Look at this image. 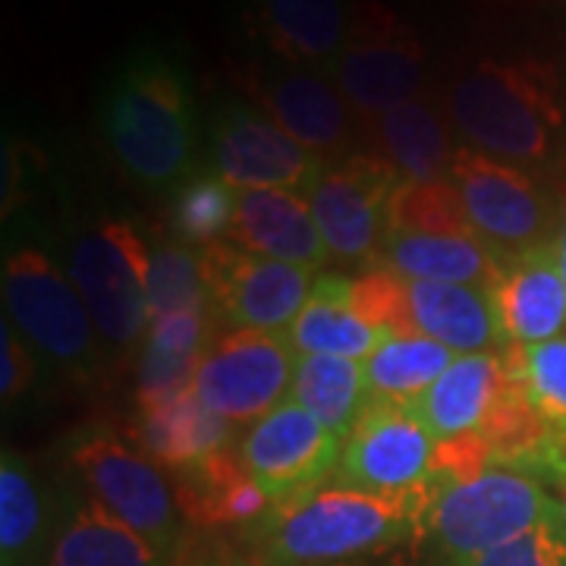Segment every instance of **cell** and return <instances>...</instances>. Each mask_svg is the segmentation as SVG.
<instances>
[{
  "label": "cell",
  "instance_id": "2e32d148",
  "mask_svg": "<svg viewBox=\"0 0 566 566\" xmlns=\"http://www.w3.org/2000/svg\"><path fill=\"white\" fill-rule=\"evenodd\" d=\"M237 453L245 472L262 485L274 504H286L340 469L344 441L308 416L293 397L274 406L243 431Z\"/></svg>",
  "mask_w": 566,
  "mask_h": 566
},
{
  "label": "cell",
  "instance_id": "277c9868",
  "mask_svg": "<svg viewBox=\"0 0 566 566\" xmlns=\"http://www.w3.org/2000/svg\"><path fill=\"white\" fill-rule=\"evenodd\" d=\"M560 513L557 497L535 479L510 469H485L438 491L424 516V538L441 566H460L523 538Z\"/></svg>",
  "mask_w": 566,
  "mask_h": 566
},
{
  "label": "cell",
  "instance_id": "d6a6232c",
  "mask_svg": "<svg viewBox=\"0 0 566 566\" xmlns=\"http://www.w3.org/2000/svg\"><path fill=\"white\" fill-rule=\"evenodd\" d=\"M506 375L523 387L528 403L566 438V337L547 344H510L501 353Z\"/></svg>",
  "mask_w": 566,
  "mask_h": 566
},
{
  "label": "cell",
  "instance_id": "8fae6325",
  "mask_svg": "<svg viewBox=\"0 0 566 566\" xmlns=\"http://www.w3.org/2000/svg\"><path fill=\"white\" fill-rule=\"evenodd\" d=\"M296 359L290 331L227 327L205 346L192 390L223 422L252 424L293 394Z\"/></svg>",
  "mask_w": 566,
  "mask_h": 566
},
{
  "label": "cell",
  "instance_id": "1f68e13d",
  "mask_svg": "<svg viewBox=\"0 0 566 566\" xmlns=\"http://www.w3.org/2000/svg\"><path fill=\"white\" fill-rule=\"evenodd\" d=\"M237 192L240 189H233L221 174H214L208 164H199L186 180L174 186V199H170L174 240L196 249L227 240L237 211Z\"/></svg>",
  "mask_w": 566,
  "mask_h": 566
},
{
  "label": "cell",
  "instance_id": "3957f363",
  "mask_svg": "<svg viewBox=\"0 0 566 566\" xmlns=\"http://www.w3.org/2000/svg\"><path fill=\"white\" fill-rule=\"evenodd\" d=\"M424 497H387L353 485H318L274 504L249 532L271 566H327L424 535Z\"/></svg>",
  "mask_w": 566,
  "mask_h": 566
},
{
  "label": "cell",
  "instance_id": "ba28073f",
  "mask_svg": "<svg viewBox=\"0 0 566 566\" xmlns=\"http://www.w3.org/2000/svg\"><path fill=\"white\" fill-rule=\"evenodd\" d=\"M148 268L151 249L129 221L95 223L70 252L66 274L76 283L102 344L117 353H133L151 327Z\"/></svg>",
  "mask_w": 566,
  "mask_h": 566
},
{
  "label": "cell",
  "instance_id": "4dcf8cb0",
  "mask_svg": "<svg viewBox=\"0 0 566 566\" xmlns=\"http://www.w3.org/2000/svg\"><path fill=\"white\" fill-rule=\"evenodd\" d=\"M457 353L416 331L387 334L375 353L365 359L368 400L412 403L453 365Z\"/></svg>",
  "mask_w": 566,
  "mask_h": 566
},
{
  "label": "cell",
  "instance_id": "f546056e",
  "mask_svg": "<svg viewBox=\"0 0 566 566\" xmlns=\"http://www.w3.org/2000/svg\"><path fill=\"white\" fill-rule=\"evenodd\" d=\"M290 397L331 434L346 441L368 403L365 363L344 356H300Z\"/></svg>",
  "mask_w": 566,
  "mask_h": 566
},
{
  "label": "cell",
  "instance_id": "52a82bcc",
  "mask_svg": "<svg viewBox=\"0 0 566 566\" xmlns=\"http://www.w3.org/2000/svg\"><path fill=\"white\" fill-rule=\"evenodd\" d=\"M73 465L88 488L114 516L145 535L164 557H177L192 528L182 516L174 479H167L139 444L117 431L95 428L73 447Z\"/></svg>",
  "mask_w": 566,
  "mask_h": 566
},
{
  "label": "cell",
  "instance_id": "ab89813d",
  "mask_svg": "<svg viewBox=\"0 0 566 566\" xmlns=\"http://www.w3.org/2000/svg\"><path fill=\"white\" fill-rule=\"evenodd\" d=\"M551 494L557 497V504H560V510H564V520H566V479H564V482H560V485L554 488Z\"/></svg>",
  "mask_w": 566,
  "mask_h": 566
},
{
  "label": "cell",
  "instance_id": "836d02e7",
  "mask_svg": "<svg viewBox=\"0 0 566 566\" xmlns=\"http://www.w3.org/2000/svg\"><path fill=\"white\" fill-rule=\"evenodd\" d=\"M148 308H151V322L174 312H211L202 252L196 245L167 240L151 249Z\"/></svg>",
  "mask_w": 566,
  "mask_h": 566
},
{
  "label": "cell",
  "instance_id": "7402d4cb",
  "mask_svg": "<svg viewBox=\"0 0 566 566\" xmlns=\"http://www.w3.org/2000/svg\"><path fill=\"white\" fill-rule=\"evenodd\" d=\"M501 353L457 356L444 375L422 397L409 403V409L428 424L438 444L485 431L506 390V368Z\"/></svg>",
  "mask_w": 566,
  "mask_h": 566
},
{
  "label": "cell",
  "instance_id": "cb8c5ba5",
  "mask_svg": "<svg viewBox=\"0 0 566 566\" xmlns=\"http://www.w3.org/2000/svg\"><path fill=\"white\" fill-rule=\"evenodd\" d=\"M158 547L95 494H76L57 516L44 566H170Z\"/></svg>",
  "mask_w": 566,
  "mask_h": 566
},
{
  "label": "cell",
  "instance_id": "d4e9b609",
  "mask_svg": "<svg viewBox=\"0 0 566 566\" xmlns=\"http://www.w3.org/2000/svg\"><path fill=\"white\" fill-rule=\"evenodd\" d=\"M233 428L237 424L214 416L196 397V390H186L167 403L139 406V422L133 431V441L161 465L164 472L180 475L230 450Z\"/></svg>",
  "mask_w": 566,
  "mask_h": 566
},
{
  "label": "cell",
  "instance_id": "4fadbf2b",
  "mask_svg": "<svg viewBox=\"0 0 566 566\" xmlns=\"http://www.w3.org/2000/svg\"><path fill=\"white\" fill-rule=\"evenodd\" d=\"M233 189H290L308 196L327 164L286 136L249 98H221L205 120V161Z\"/></svg>",
  "mask_w": 566,
  "mask_h": 566
},
{
  "label": "cell",
  "instance_id": "e575fe53",
  "mask_svg": "<svg viewBox=\"0 0 566 566\" xmlns=\"http://www.w3.org/2000/svg\"><path fill=\"white\" fill-rule=\"evenodd\" d=\"M390 227L434 237H475L465 214L463 196L450 180L412 182L403 180L390 202Z\"/></svg>",
  "mask_w": 566,
  "mask_h": 566
},
{
  "label": "cell",
  "instance_id": "484cf974",
  "mask_svg": "<svg viewBox=\"0 0 566 566\" xmlns=\"http://www.w3.org/2000/svg\"><path fill=\"white\" fill-rule=\"evenodd\" d=\"M375 268H385L403 281L463 283L494 293L504 262L479 237H434L412 230H387Z\"/></svg>",
  "mask_w": 566,
  "mask_h": 566
},
{
  "label": "cell",
  "instance_id": "ffe728a7",
  "mask_svg": "<svg viewBox=\"0 0 566 566\" xmlns=\"http://www.w3.org/2000/svg\"><path fill=\"white\" fill-rule=\"evenodd\" d=\"M346 0H249L245 20L264 57L331 70L349 29Z\"/></svg>",
  "mask_w": 566,
  "mask_h": 566
},
{
  "label": "cell",
  "instance_id": "44dd1931",
  "mask_svg": "<svg viewBox=\"0 0 566 566\" xmlns=\"http://www.w3.org/2000/svg\"><path fill=\"white\" fill-rule=\"evenodd\" d=\"M406 318L409 331L444 344L457 356L501 353L510 346L494 293L479 286L406 281Z\"/></svg>",
  "mask_w": 566,
  "mask_h": 566
},
{
  "label": "cell",
  "instance_id": "d590c367",
  "mask_svg": "<svg viewBox=\"0 0 566 566\" xmlns=\"http://www.w3.org/2000/svg\"><path fill=\"white\" fill-rule=\"evenodd\" d=\"M460 566H566V520H547L545 526L532 528L510 545L494 547L482 557Z\"/></svg>",
  "mask_w": 566,
  "mask_h": 566
},
{
  "label": "cell",
  "instance_id": "6da1fadb",
  "mask_svg": "<svg viewBox=\"0 0 566 566\" xmlns=\"http://www.w3.org/2000/svg\"><path fill=\"white\" fill-rule=\"evenodd\" d=\"M102 129L123 170L148 189H170L199 167L205 126L182 61L164 44L129 51L102 98Z\"/></svg>",
  "mask_w": 566,
  "mask_h": 566
},
{
  "label": "cell",
  "instance_id": "e0dca14e",
  "mask_svg": "<svg viewBox=\"0 0 566 566\" xmlns=\"http://www.w3.org/2000/svg\"><path fill=\"white\" fill-rule=\"evenodd\" d=\"M363 133L365 151L394 164L403 174V180H450L460 145H457V133H453L444 98H438L434 88H424L422 95L368 120Z\"/></svg>",
  "mask_w": 566,
  "mask_h": 566
},
{
  "label": "cell",
  "instance_id": "ac0fdd59",
  "mask_svg": "<svg viewBox=\"0 0 566 566\" xmlns=\"http://www.w3.org/2000/svg\"><path fill=\"white\" fill-rule=\"evenodd\" d=\"M227 240L252 255L312 271L331 262L308 196L290 189H240Z\"/></svg>",
  "mask_w": 566,
  "mask_h": 566
},
{
  "label": "cell",
  "instance_id": "9c48e42d",
  "mask_svg": "<svg viewBox=\"0 0 566 566\" xmlns=\"http://www.w3.org/2000/svg\"><path fill=\"white\" fill-rule=\"evenodd\" d=\"M237 85L286 136L324 164L365 151L363 120L353 114L327 70L262 57L237 70Z\"/></svg>",
  "mask_w": 566,
  "mask_h": 566
},
{
  "label": "cell",
  "instance_id": "7a4b0ae2",
  "mask_svg": "<svg viewBox=\"0 0 566 566\" xmlns=\"http://www.w3.org/2000/svg\"><path fill=\"white\" fill-rule=\"evenodd\" d=\"M463 145L528 174L554 161L566 129L554 66L535 57H479L453 76L444 95Z\"/></svg>",
  "mask_w": 566,
  "mask_h": 566
},
{
  "label": "cell",
  "instance_id": "7c38bea8",
  "mask_svg": "<svg viewBox=\"0 0 566 566\" xmlns=\"http://www.w3.org/2000/svg\"><path fill=\"white\" fill-rule=\"evenodd\" d=\"M344 485L387 497H424L434 504L447 485L438 465V441L409 403L368 400L344 441Z\"/></svg>",
  "mask_w": 566,
  "mask_h": 566
},
{
  "label": "cell",
  "instance_id": "5b68a950",
  "mask_svg": "<svg viewBox=\"0 0 566 566\" xmlns=\"http://www.w3.org/2000/svg\"><path fill=\"white\" fill-rule=\"evenodd\" d=\"M7 318L54 368L92 381L102 368V337L76 283L44 249L25 245L3 262Z\"/></svg>",
  "mask_w": 566,
  "mask_h": 566
},
{
  "label": "cell",
  "instance_id": "83f0119b",
  "mask_svg": "<svg viewBox=\"0 0 566 566\" xmlns=\"http://www.w3.org/2000/svg\"><path fill=\"white\" fill-rule=\"evenodd\" d=\"M385 331L365 322L353 300V277L318 274L300 318L290 327V340L300 356H344L368 359L385 340Z\"/></svg>",
  "mask_w": 566,
  "mask_h": 566
},
{
  "label": "cell",
  "instance_id": "5bb4252c",
  "mask_svg": "<svg viewBox=\"0 0 566 566\" xmlns=\"http://www.w3.org/2000/svg\"><path fill=\"white\" fill-rule=\"evenodd\" d=\"M400 182L403 174L371 151H356L324 167L308 192V205L334 262H378Z\"/></svg>",
  "mask_w": 566,
  "mask_h": 566
},
{
  "label": "cell",
  "instance_id": "f1b7e54d",
  "mask_svg": "<svg viewBox=\"0 0 566 566\" xmlns=\"http://www.w3.org/2000/svg\"><path fill=\"white\" fill-rule=\"evenodd\" d=\"M61 506L22 453L0 457V566H44Z\"/></svg>",
  "mask_w": 566,
  "mask_h": 566
},
{
  "label": "cell",
  "instance_id": "74e56055",
  "mask_svg": "<svg viewBox=\"0 0 566 566\" xmlns=\"http://www.w3.org/2000/svg\"><path fill=\"white\" fill-rule=\"evenodd\" d=\"M170 566H245L214 532H192Z\"/></svg>",
  "mask_w": 566,
  "mask_h": 566
},
{
  "label": "cell",
  "instance_id": "8992f818",
  "mask_svg": "<svg viewBox=\"0 0 566 566\" xmlns=\"http://www.w3.org/2000/svg\"><path fill=\"white\" fill-rule=\"evenodd\" d=\"M327 73L365 126L422 95L428 88V51L397 10L381 0H356L344 48Z\"/></svg>",
  "mask_w": 566,
  "mask_h": 566
},
{
  "label": "cell",
  "instance_id": "f35d334b",
  "mask_svg": "<svg viewBox=\"0 0 566 566\" xmlns=\"http://www.w3.org/2000/svg\"><path fill=\"white\" fill-rule=\"evenodd\" d=\"M554 245H557V262H560V271H564V281H566V208L560 211V227H557Z\"/></svg>",
  "mask_w": 566,
  "mask_h": 566
},
{
  "label": "cell",
  "instance_id": "603a6c76",
  "mask_svg": "<svg viewBox=\"0 0 566 566\" xmlns=\"http://www.w3.org/2000/svg\"><path fill=\"white\" fill-rule=\"evenodd\" d=\"M182 516L192 532H227L252 528L274 510V501L245 472L237 447L218 453L214 460L174 475Z\"/></svg>",
  "mask_w": 566,
  "mask_h": 566
},
{
  "label": "cell",
  "instance_id": "8d00e7d4",
  "mask_svg": "<svg viewBox=\"0 0 566 566\" xmlns=\"http://www.w3.org/2000/svg\"><path fill=\"white\" fill-rule=\"evenodd\" d=\"M0 353H3L0 394H3V406H13L35 385L39 363H35V349L25 344V337L10 324V318H3L0 324Z\"/></svg>",
  "mask_w": 566,
  "mask_h": 566
},
{
  "label": "cell",
  "instance_id": "9a60e30c",
  "mask_svg": "<svg viewBox=\"0 0 566 566\" xmlns=\"http://www.w3.org/2000/svg\"><path fill=\"white\" fill-rule=\"evenodd\" d=\"M199 252L211 315L223 331H290L315 286L312 268L252 255L230 240L202 245Z\"/></svg>",
  "mask_w": 566,
  "mask_h": 566
},
{
  "label": "cell",
  "instance_id": "30bf717a",
  "mask_svg": "<svg viewBox=\"0 0 566 566\" xmlns=\"http://www.w3.org/2000/svg\"><path fill=\"white\" fill-rule=\"evenodd\" d=\"M450 182L460 189L465 214L482 243L510 262L528 249L557 237L560 214L545 186L523 167L497 161L469 145H460Z\"/></svg>",
  "mask_w": 566,
  "mask_h": 566
},
{
  "label": "cell",
  "instance_id": "4316f807",
  "mask_svg": "<svg viewBox=\"0 0 566 566\" xmlns=\"http://www.w3.org/2000/svg\"><path fill=\"white\" fill-rule=\"evenodd\" d=\"M211 312H174L151 322L136 363L139 406L167 403L192 390L205 346L211 340Z\"/></svg>",
  "mask_w": 566,
  "mask_h": 566
},
{
  "label": "cell",
  "instance_id": "d6986e66",
  "mask_svg": "<svg viewBox=\"0 0 566 566\" xmlns=\"http://www.w3.org/2000/svg\"><path fill=\"white\" fill-rule=\"evenodd\" d=\"M506 344H547L566 337V281L554 240L504 262L494 286Z\"/></svg>",
  "mask_w": 566,
  "mask_h": 566
}]
</instances>
